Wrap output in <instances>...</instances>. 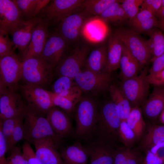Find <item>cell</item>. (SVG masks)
Here are the masks:
<instances>
[{
  "instance_id": "obj_1",
  "label": "cell",
  "mask_w": 164,
  "mask_h": 164,
  "mask_svg": "<svg viewBox=\"0 0 164 164\" xmlns=\"http://www.w3.org/2000/svg\"><path fill=\"white\" fill-rule=\"evenodd\" d=\"M27 106L23 124V138L33 144L37 140L50 137L59 144L61 139L53 131L46 114L33 107Z\"/></svg>"
},
{
  "instance_id": "obj_2",
  "label": "cell",
  "mask_w": 164,
  "mask_h": 164,
  "mask_svg": "<svg viewBox=\"0 0 164 164\" xmlns=\"http://www.w3.org/2000/svg\"><path fill=\"white\" fill-rule=\"evenodd\" d=\"M98 120L94 131L101 141L111 142L118 137V131L121 119L118 108L113 101L104 104L99 112Z\"/></svg>"
},
{
  "instance_id": "obj_3",
  "label": "cell",
  "mask_w": 164,
  "mask_h": 164,
  "mask_svg": "<svg viewBox=\"0 0 164 164\" xmlns=\"http://www.w3.org/2000/svg\"><path fill=\"white\" fill-rule=\"evenodd\" d=\"M54 72V67L41 57H32L23 62L21 79L43 87L51 83Z\"/></svg>"
},
{
  "instance_id": "obj_4",
  "label": "cell",
  "mask_w": 164,
  "mask_h": 164,
  "mask_svg": "<svg viewBox=\"0 0 164 164\" xmlns=\"http://www.w3.org/2000/svg\"><path fill=\"white\" fill-rule=\"evenodd\" d=\"M84 0H53L40 10L37 16L49 26L61 22L70 15L82 9Z\"/></svg>"
},
{
  "instance_id": "obj_5",
  "label": "cell",
  "mask_w": 164,
  "mask_h": 164,
  "mask_svg": "<svg viewBox=\"0 0 164 164\" xmlns=\"http://www.w3.org/2000/svg\"><path fill=\"white\" fill-rule=\"evenodd\" d=\"M74 109L76 133L83 137L93 131L99 119V112L94 102L87 98H82Z\"/></svg>"
},
{
  "instance_id": "obj_6",
  "label": "cell",
  "mask_w": 164,
  "mask_h": 164,
  "mask_svg": "<svg viewBox=\"0 0 164 164\" xmlns=\"http://www.w3.org/2000/svg\"><path fill=\"white\" fill-rule=\"evenodd\" d=\"M147 71L145 67L137 76L121 80L120 87L132 107L142 105L148 97L150 84L145 79Z\"/></svg>"
},
{
  "instance_id": "obj_7",
  "label": "cell",
  "mask_w": 164,
  "mask_h": 164,
  "mask_svg": "<svg viewBox=\"0 0 164 164\" xmlns=\"http://www.w3.org/2000/svg\"><path fill=\"white\" fill-rule=\"evenodd\" d=\"M22 67V59L15 53L0 58V89H18Z\"/></svg>"
},
{
  "instance_id": "obj_8",
  "label": "cell",
  "mask_w": 164,
  "mask_h": 164,
  "mask_svg": "<svg viewBox=\"0 0 164 164\" xmlns=\"http://www.w3.org/2000/svg\"><path fill=\"white\" fill-rule=\"evenodd\" d=\"M73 80L81 90L98 93L108 89L112 77L111 73L107 72L97 73L84 70L78 73Z\"/></svg>"
},
{
  "instance_id": "obj_9",
  "label": "cell",
  "mask_w": 164,
  "mask_h": 164,
  "mask_svg": "<svg viewBox=\"0 0 164 164\" xmlns=\"http://www.w3.org/2000/svg\"><path fill=\"white\" fill-rule=\"evenodd\" d=\"M115 32L138 61L141 68L151 62L152 56L147 48L145 40H143L136 32L122 29L117 30Z\"/></svg>"
},
{
  "instance_id": "obj_10",
  "label": "cell",
  "mask_w": 164,
  "mask_h": 164,
  "mask_svg": "<svg viewBox=\"0 0 164 164\" xmlns=\"http://www.w3.org/2000/svg\"><path fill=\"white\" fill-rule=\"evenodd\" d=\"M19 89L27 102L28 105L33 107L46 114L54 106L53 102V92L38 85L26 83L19 85Z\"/></svg>"
},
{
  "instance_id": "obj_11",
  "label": "cell",
  "mask_w": 164,
  "mask_h": 164,
  "mask_svg": "<svg viewBox=\"0 0 164 164\" xmlns=\"http://www.w3.org/2000/svg\"><path fill=\"white\" fill-rule=\"evenodd\" d=\"M16 90L0 89V119L25 114L27 106Z\"/></svg>"
},
{
  "instance_id": "obj_12",
  "label": "cell",
  "mask_w": 164,
  "mask_h": 164,
  "mask_svg": "<svg viewBox=\"0 0 164 164\" xmlns=\"http://www.w3.org/2000/svg\"><path fill=\"white\" fill-rule=\"evenodd\" d=\"M88 49L86 47L77 48L69 54L66 55L54 68V72L59 76H65L74 79L82 70L87 58Z\"/></svg>"
},
{
  "instance_id": "obj_13",
  "label": "cell",
  "mask_w": 164,
  "mask_h": 164,
  "mask_svg": "<svg viewBox=\"0 0 164 164\" xmlns=\"http://www.w3.org/2000/svg\"><path fill=\"white\" fill-rule=\"evenodd\" d=\"M25 21L14 0H0V31L11 34Z\"/></svg>"
},
{
  "instance_id": "obj_14",
  "label": "cell",
  "mask_w": 164,
  "mask_h": 164,
  "mask_svg": "<svg viewBox=\"0 0 164 164\" xmlns=\"http://www.w3.org/2000/svg\"><path fill=\"white\" fill-rule=\"evenodd\" d=\"M33 144L36 156L41 164H63L57 151L58 144L52 138L48 137L39 139Z\"/></svg>"
},
{
  "instance_id": "obj_15",
  "label": "cell",
  "mask_w": 164,
  "mask_h": 164,
  "mask_svg": "<svg viewBox=\"0 0 164 164\" xmlns=\"http://www.w3.org/2000/svg\"><path fill=\"white\" fill-rule=\"evenodd\" d=\"M67 42L58 33L50 34L40 57L54 68L65 55Z\"/></svg>"
},
{
  "instance_id": "obj_16",
  "label": "cell",
  "mask_w": 164,
  "mask_h": 164,
  "mask_svg": "<svg viewBox=\"0 0 164 164\" xmlns=\"http://www.w3.org/2000/svg\"><path fill=\"white\" fill-rule=\"evenodd\" d=\"M49 25L42 21L35 28L30 42L21 56L22 62L26 60L40 57L50 33Z\"/></svg>"
},
{
  "instance_id": "obj_17",
  "label": "cell",
  "mask_w": 164,
  "mask_h": 164,
  "mask_svg": "<svg viewBox=\"0 0 164 164\" xmlns=\"http://www.w3.org/2000/svg\"><path fill=\"white\" fill-rule=\"evenodd\" d=\"M42 21L39 16L25 20L12 32V42L21 56L29 44L35 27Z\"/></svg>"
},
{
  "instance_id": "obj_18",
  "label": "cell",
  "mask_w": 164,
  "mask_h": 164,
  "mask_svg": "<svg viewBox=\"0 0 164 164\" xmlns=\"http://www.w3.org/2000/svg\"><path fill=\"white\" fill-rule=\"evenodd\" d=\"M46 118L53 131L62 139L69 135L72 132L70 121L64 112L53 106L46 114Z\"/></svg>"
},
{
  "instance_id": "obj_19",
  "label": "cell",
  "mask_w": 164,
  "mask_h": 164,
  "mask_svg": "<svg viewBox=\"0 0 164 164\" xmlns=\"http://www.w3.org/2000/svg\"><path fill=\"white\" fill-rule=\"evenodd\" d=\"M86 14L79 12L73 14L60 22L58 33L67 42L76 39L79 36L85 20Z\"/></svg>"
},
{
  "instance_id": "obj_20",
  "label": "cell",
  "mask_w": 164,
  "mask_h": 164,
  "mask_svg": "<svg viewBox=\"0 0 164 164\" xmlns=\"http://www.w3.org/2000/svg\"><path fill=\"white\" fill-rule=\"evenodd\" d=\"M123 45V42L115 32L110 35L107 49L106 72L111 73L120 67Z\"/></svg>"
},
{
  "instance_id": "obj_21",
  "label": "cell",
  "mask_w": 164,
  "mask_h": 164,
  "mask_svg": "<svg viewBox=\"0 0 164 164\" xmlns=\"http://www.w3.org/2000/svg\"><path fill=\"white\" fill-rule=\"evenodd\" d=\"M155 87L142 105L145 115L152 119L159 118L164 108V87Z\"/></svg>"
},
{
  "instance_id": "obj_22",
  "label": "cell",
  "mask_w": 164,
  "mask_h": 164,
  "mask_svg": "<svg viewBox=\"0 0 164 164\" xmlns=\"http://www.w3.org/2000/svg\"><path fill=\"white\" fill-rule=\"evenodd\" d=\"M60 154L63 164H87L89 158L87 148L77 142L64 149Z\"/></svg>"
},
{
  "instance_id": "obj_23",
  "label": "cell",
  "mask_w": 164,
  "mask_h": 164,
  "mask_svg": "<svg viewBox=\"0 0 164 164\" xmlns=\"http://www.w3.org/2000/svg\"><path fill=\"white\" fill-rule=\"evenodd\" d=\"M120 67L121 71L119 76L121 80L137 76L141 68L138 61L124 43Z\"/></svg>"
},
{
  "instance_id": "obj_24",
  "label": "cell",
  "mask_w": 164,
  "mask_h": 164,
  "mask_svg": "<svg viewBox=\"0 0 164 164\" xmlns=\"http://www.w3.org/2000/svg\"><path fill=\"white\" fill-rule=\"evenodd\" d=\"M107 49L104 46L92 51L87 57L84 67L85 69L93 72H106Z\"/></svg>"
},
{
  "instance_id": "obj_25",
  "label": "cell",
  "mask_w": 164,
  "mask_h": 164,
  "mask_svg": "<svg viewBox=\"0 0 164 164\" xmlns=\"http://www.w3.org/2000/svg\"><path fill=\"white\" fill-rule=\"evenodd\" d=\"M98 143L87 148L89 164H113L114 151L104 144Z\"/></svg>"
},
{
  "instance_id": "obj_26",
  "label": "cell",
  "mask_w": 164,
  "mask_h": 164,
  "mask_svg": "<svg viewBox=\"0 0 164 164\" xmlns=\"http://www.w3.org/2000/svg\"><path fill=\"white\" fill-rule=\"evenodd\" d=\"M25 20L37 16L40 10L50 0H14Z\"/></svg>"
},
{
  "instance_id": "obj_27",
  "label": "cell",
  "mask_w": 164,
  "mask_h": 164,
  "mask_svg": "<svg viewBox=\"0 0 164 164\" xmlns=\"http://www.w3.org/2000/svg\"><path fill=\"white\" fill-rule=\"evenodd\" d=\"M164 141V125L154 124L147 130L141 140L140 146L146 152L153 147Z\"/></svg>"
},
{
  "instance_id": "obj_28",
  "label": "cell",
  "mask_w": 164,
  "mask_h": 164,
  "mask_svg": "<svg viewBox=\"0 0 164 164\" xmlns=\"http://www.w3.org/2000/svg\"><path fill=\"white\" fill-rule=\"evenodd\" d=\"M158 21L151 12L141 10L137 15L130 21L131 25L137 31L148 33L156 27Z\"/></svg>"
},
{
  "instance_id": "obj_29",
  "label": "cell",
  "mask_w": 164,
  "mask_h": 164,
  "mask_svg": "<svg viewBox=\"0 0 164 164\" xmlns=\"http://www.w3.org/2000/svg\"><path fill=\"white\" fill-rule=\"evenodd\" d=\"M108 90L112 101L118 108L121 121H126L132 108L130 102L120 87L111 84Z\"/></svg>"
},
{
  "instance_id": "obj_30",
  "label": "cell",
  "mask_w": 164,
  "mask_h": 164,
  "mask_svg": "<svg viewBox=\"0 0 164 164\" xmlns=\"http://www.w3.org/2000/svg\"><path fill=\"white\" fill-rule=\"evenodd\" d=\"M150 38L145 42L152 56L151 62L164 53V34L159 29L153 28L148 32Z\"/></svg>"
},
{
  "instance_id": "obj_31",
  "label": "cell",
  "mask_w": 164,
  "mask_h": 164,
  "mask_svg": "<svg viewBox=\"0 0 164 164\" xmlns=\"http://www.w3.org/2000/svg\"><path fill=\"white\" fill-rule=\"evenodd\" d=\"M145 155L128 147L114 152L113 164H141Z\"/></svg>"
},
{
  "instance_id": "obj_32",
  "label": "cell",
  "mask_w": 164,
  "mask_h": 164,
  "mask_svg": "<svg viewBox=\"0 0 164 164\" xmlns=\"http://www.w3.org/2000/svg\"><path fill=\"white\" fill-rule=\"evenodd\" d=\"M126 121L135 134L137 139L141 138L143 135L146 127L141 109L138 107H132Z\"/></svg>"
},
{
  "instance_id": "obj_33",
  "label": "cell",
  "mask_w": 164,
  "mask_h": 164,
  "mask_svg": "<svg viewBox=\"0 0 164 164\" xmlns=\"http://www.w3.org/2000/svg\"><path fill=\"white\" fill-rule=\"evenodd\" d=\"M119 1L117 0L108 7L100 16L104 21L117 23L126 20L128 19Z\"/></svg>"
},
{
  "instance_id": "obj_34",
  "label": "cell",
  "mask_w": 164,
  "mask_h": 164,
  "mask_svg": "<svg viewBox=\"0 0 164 164\" xmlns=\"http://www.w3.org/2000/svg\"><path fill=\"white\" fill-rule=\"evenodd\" d=\"M116 0H84L82 5L84 12L87 14L100 15Z\"/></svg>"
},
{
  "instance_id": "obj_35",
  "label": "cell",
  "mask_w": 164,
  "mask_h": 164,
  "mask_svg": "<svg viewBox=\"0 0 164 164\" xmlns=\"http://www.w3.org/2000/svg\"><path fill=\"white\" fill-rule=\"evenodd\" d=\"M81 98V95L62 97L53 92L52 100L54 106L59 107L68 113L74 110Z\"/></svg>"
},
{
  "instance_id": "obj_36",
  "label": "cell",
  "mask_w": 164,
  "mask_h": 164,
  "mask_svg": "<svg viewBox=\"0 0 164 164\" xmlns=\"http://www.w3.org/2000/svg\"><path fill=\"white\" fill-rule=\"evenodd\" d=\"M118 137L127 147L132 145L137 140L135 134L126 121H121L118 131Z\"/></svg>"
},
{
  "instance_id": "obj_37",
  "label": "cell",
  "mask_w": 164,
  "mask_h": 164,
  "mask_svg": "<svg viewBox=\"0 0 164 164\" xmlns=\"http://www.w3.org/2000/svg\"><path fill=\"white\" fill-rule=\"evenodd\" d=\"M25 115L15 116L3 120L0 119V126L6 142L10 138L16 126L21 120L24 119Z\"/></svg>"
},
{
  "instance_id": "obj_38",
  "label": "cell",
  "mask_w": 164,
  "mask_h": 164,
  "mask_svg": "<svg viewBox=\"0 0 164 164\" xmlns=\"http://www.w3.org/2000/svg\"><path fill=\"white\" fill-rule=\"evenodd\" d=\"M143 0H121V6L129 21L132 19L140 11L139 7L141 6Z\"/></svg>"
},
{
  "instance_id": "obj_39",
  "label": "cell",
  "mask_w": 164,
  "mask_h": 164,
  "mask_svg": "<svg viewBox=\"0 0 164 164\" xmlns=\"http://www.w3.org/2000/svg\"><path fill=\"white\" fill-rule=\"evenodd\" d=\"M24 119L21 120L18 123L14 128L9 139L7 141V151L11 150L18 142L23 138Z\"/></svg>"
},
{
  "instance_id": "obj_40",
  "label": "cell",
  "mask_w": 164,
  "mask_h": 164,
  "mask_svg": "<svg viewBox=\"0 0 164 164\" xmlns=\"http://www.w3.org/2000/svg\"><path fill=\"white\" fill-rule=\"evenodd\" d=\"M12 42L10 39L8 34L0 31V58L15 53Z\"/></svg>"
},
{
  "instance_id": "obj_41",
  "label": "cell",
  "mask_w": 164,
  "mask_h": 164,
  "mask_svg": "<svg viewBox=\"0 0 164 164\" xmlns=\"http://www.w3.org/2000/svg\"><path fill=\"white\" fill-rule=\"evenodd\" d=\"M73 79L65 76H61L54 82L52 86L53 92L58 94L67 90L74 86Z\"/></svg>"
},
{
  "instance_id": "obj_42",
  "label": "cell",
  "mask_w": 164,
  "mask_h": 164,
  "mask_svg": "<svg viewBox=\"0 0 164 164\" xmlns=\"http://www.w3.org/2000/svg\"><path fill=\"white\" fill-rule=\"evenodd\" d=\"M11 150L10 156L6 158L7 164H29L20 148L15 146Z\"/></svg>"
},
{
  "instance_id": "obj_43",
  "label": "cell",
  "mask_w": 164,
  "mask_h": 164,
  "mask_svg": "<svg viewBox=\"0 0 164 164\" xmlns=\"http://www.w3.org/2000/svg\"><path fill=\"white\" fill-rule=\"evenodd\" d=\"M22 153L29 164H41L36 158L35 153L30 143L26 141L23 145Z\"/></svg>"
},
{
  "instance_id": "obj_44",
  "label": "cell",
  "mask_w": 164,
  "mask_h": 164,
  "mask_svg": "<svg viewBox=\"0 0 164 164\" xmlns=\"http://www.w3.org/2000/svg\"><path fill=\"white\" fill-rule=\"evenodd\" d=\"M162 0H144L141 5V10L149 11L155 15L159 10Z\"/></svg>"
},
{
  "instance_id": "obj_45",
  "label": "cell",
  "mask_w": 164,
  "mask_h": 164,
  "mask_svg": "<svg viewBox=\"0 0 164 164\" xmlns=\"http://www.w3.org/2000/svg\"><path fill=\"white\" fill-rule=\"evenodd\" d=\"M145 79L150 84L155 87H164V69L154 74H147Z\"/></svg>"
},
{
  "instance_id": "obj_46",
  "label": "cell",
  "mask_w": 164,
  "mask_h": 164,
  "mask_svg": "<svg viewBox=\"0 0 164 164\" xmlns=\"http://www.w3.org/2000/svg\"><path fill=\"white\" fill-rule=\"evenodd\" d=\"M149 71V74L158 73L164 69V53L154 59Z\"/></svg>"
},
{
  "instance_id": "obj_47",
  "label": "cell",
  "mask_w": 164,
  "mask_h": 164,
  "mask_svg": "<svg viewBox=\"0 0 164 164\" xmlns=\"http://www.w3.org/2000/svg\"><path fill=\"white\" fill-rule=\"evenodd\" d=\"M144 159L141 164H164V160L157 154L147 151Z\"/></svg>"
},
{
  "instance_id": "obj_48",
  "label": "cell",
  "mask_w": 164,
  "mask_h": 164,
  "mask_svg": "<svg viewBox=\"0 0 164 164\" xmlns=\"http://www.w3.org/2000/svg\"><path fill=\"white\" fill-rule=\"evenodd\" d=\"M7 151V142L0 126V164H7L5 153Z\"/></svg>"
},
{
  "instance_id": "obj_49",
  "label": "cell",
  "mask_w": 164,
  "mask_h": 164,
  "mask_svg": "<svg viewBox=\"0 0 164 164\" xmlns=\"http://www.w3.org/2000/svg\"><path fill=\"white\" fill-rule=\"evenodd\" d=\"M156 27L159 28L164 33V18L158 21Z\"/></svg>"
},
{
  "instance_id": "obj_50",
  "label": "cell",
  "mask_w": 164,
  "mask_h": 164,
  "mask_svg": "<svg viewBox=\"0 0 164 164\" xmlns=\"http://www.w3.org/2000/svg\"><path fill=\"white\" fill-rule=\"evenodd\" d=\"M159 120L160 123L164 125V108L159 117Z\"/></svg>"
},
{
  "instance_id": "obj_51",
  "label": "cell",
  "mask_w": 164,
  "mask_h": 164,
  "mask_svg": "<svg viewBox=\"0 0 164 164\" xmlns=\"http://www.w3.org/2000/svg\"><path fill=\"white\" fill-rule=\"evenodd\" d=\"M164 7V0H162L161 5V7L160 9Z\"/></svg>"
}]
</instances>
